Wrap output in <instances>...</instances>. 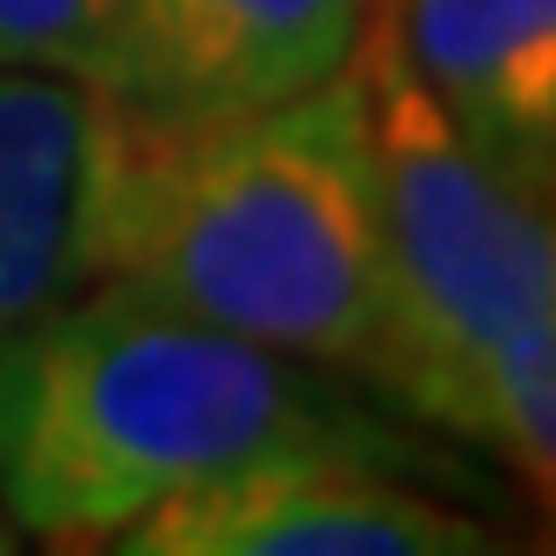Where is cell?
<instances>
[{
    "instance_id": "1",
    "label": "cell",
    "mask_w": 556,
    "mask_h": 556,
    "mask_svg": "<svg viewBox=\"0 0 556 556\" xmlns=\"http://www.w3.org/2000/svg\"><path fill=\"white\" fill-rule=\"evenodd\" d=\"M116 275L332 369H383V253L354 80L268 109H144L94 87L87 282Z\"/></svg>"
},
{
    "instance_id": "2",
    "label": "cell",
    "mask_w": 556,
    "mask_h": 556,
    "mask_svg": "<svg viewBox=\"0 0 556 556\" xmlns=\"http://www.w3.org/2000/svg\"><path fill=\"white\" fill-rule=\"evenodd\" d=\"M311 448L405 463L326 376L116 275L0 332V506L43 542H109L166 492Z\"/></svg>"
},
{
    "instance_id": "3",
    "label": "cell",
    "mask_w": 556,
    "mask_h": 556,
    "mask_svg": "<svg viewBox=\"0 0 556 556\" xmlns=\"http://www.w3.org/2000/svg\"><path fill=\"white\" fill-rule=\"evenodd\" d=\"M376 188L383 253V369L413 419L455 427L484 448V397L520 332L556 326L549 203L514 188L477 144L448 130L383 22H362L348 65Z\"/></svg>"
},
{
    "instance_id": "4",
    "label": "cell",
    "mask_w": 556,
    "mask_h": 556,
    "mask_svg": "<svg viewBox=\"0 0 556 556\" xmlns=\"http://www.w3.org/2000/svg\"><path fill=\"white\" fill-rule=\"evenodd\" d=\"M130 556H477L498 549L470 514L397 484L376 455L311 448L166 492L116 528Z\"/></svg>"
},
{
    "instance_id": "5",
    "label": "cell",
    "mask_w": 556,
    "mask_h": 556,
    "mask_svg": "<svg viewBox=\"0 0 556 556\" xmlns=\"http://www.w3.org/2000/svg\"><path fill=\"white\" fill-rule=\"evenodd\" d=\"M369 0H124L116 87L144 109H268L348 65Z\"/></svg>"
},
{
    "instance_id": "6",
    "label": "cell",
    "mask_w": 556,
    "mask_h": 556,
    "mask_svg": "<svg viewBox=\"0 0 556 556\" xmlns=\"http://www.w3.org/2000/svg\"><path fill=\"white\" fill-rule=\"evenodd\" d=\"M397 59L463 144L549 203L556 174V0H369Z\"/></svg>"
},
{
    "instance_id": "7",
    "label": "cell",
    "mask_w": 556,
    "mask_h": 556,
    "mask_svg": "<svg viewBox=\"0 0 556 556\" xmlns=\"http://www.w3.org/2000/svg\"><path fill=\"white\" fill-rule=\"evenodd\" d=\"M94 87L51 65H0V332L87 282Z\"/></svg>"
},
{
    "instance_id": "8",
    "label": "cell",
    "mask_w": 556,
    "mask_h": 556,
    "mask_svg": "<svg viewBox=\"0 0 556 556\" xmlns=\"http://www.w3.org/2000/svg\"><path fill=\"white\" fill-rule=\"evenodd\" d=\"M124 0H0V65H51L87 87H116Z\"/></svg>"
},
{
    "instance_id": "9",
    "label": "cell",
    "mask_w": 556,
    "mask_h": 556,
    "mask_svg": "<svg viewBox=\"0 0 556 556\" xmlns=\"http://www.w3.org/2000/svg\"><path fill=\"white\" fill-rule=\"evenodd\" d=\"M15 535H22V528L8 520V506H0V549H15Z\"/></svg>"
}]
</instances>
